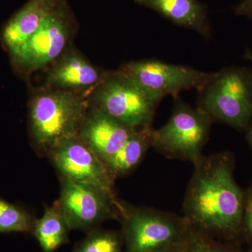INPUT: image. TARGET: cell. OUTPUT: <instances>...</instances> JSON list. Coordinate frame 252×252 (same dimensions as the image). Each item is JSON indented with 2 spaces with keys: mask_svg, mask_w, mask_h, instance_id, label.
<instances>
[{
  "mask_svg": "<svg viewBox=\"0 0 252 252\" xmlns=\"http://www.w3.org/2000/svg\"><path fill=\"white\" fill-rule=\"evenodd\" d=\"M237 16H243L252 20V0H242L233 9Z\"/></svg>",
  "mask_w": 252,
  "mask_h": 252,
  "instance_id": "21",
  "label": "cell"
},
{
  "mask_svg": "<svg viewBox=\"0 0 252 252\" xmlns=\"http://www.w3.org/2000/svg\"><path fill=\"white\" fill-rule=\"evenodd\" d=\"M119 220L125 252H174L190 226L185 217L122 201Z\"/></svg>",
  "mask_w": 252,
  "mask_h": 252,
  "instance_id": "3",
  "label": "cell"
},
{
  "mask_svg": "<svg viewBox=\"0 0 252 252\" xmlns=\"http://www.w3.org/2000/svg\"><path fill=\"white\" fill-rule=\"evenodd\" d=\"M198 108L212 122L245 132L252 123V70L232 66L216 72L198 92Z\"/></svg>",
  "mask_w": 252,
  "mask_h": 252,
  "instance_id": "4",
  "label": "cell"
},
{
  "mask_svg": "<svg viewBox=\"0 0 252 252\" xmlns=\"http://www.w3.org/2000/svg\"><path fill=\"white\" fill-rule=\"evenodd\" d=\"M72 17L63 0L44 20L17 54L11 57L16 70L34 72L59 59L64 52L72 31Z\"/></svg>",
  "mask_w": 252,
  "mask_h": 252,
  "instance_id": "9",
  "label": "cell"
},
{
  "mask_svg": "<svg viewBox=\"0 0 252 252\" xmlns=\"http://www.w3.org/2000/svg\"><path fill=\"white\" fill-rule=\"evenodd\" d=\"M122 235L113 230L95 228L76 245L72 252H125Z\"/></svg>",
  "mask_w": 252,
  "mask_h": 252,
  "instance_id": "18",
  "label": "cell"
},
{
  "mask_svg": "<svg viewBox=\"0 0 252 252\" xmlns=\"http://www.w3.org/2000/svg\"><path fill=\"white\" fill-rule=\"evenodd\" d=\"M173 24L198 32L208 39L212 34L207 6L198 0H134Z\"/></svg>",
  "mask_w": 252,
  "mask_h": 252,
  "instance_id": "13",
  "label": "cell"
},
{
  "mask_svg": "<svg viewBox=\"0 0 252 252\" xmlns=\"http://www.w3.org/2000/svg\"><path fill=\"white\" fill-rule=\"evenodd\" d=\"M118 71L160 100L167 95L174 98L182 91L190 89L200 92L216 74L157 59L132 61Z\"/></svg>",
  "mask_w": 252,
  "mask_h": 252,
  "instance_id": "7",
  "label": "cell"
},
{
  "mask_svg": "<svg viewBox=\"0 0 252 252\" xmlns=\"http://www.w3.org/2000/svg\"><path fill=\"white\" fill-rule=\"evenodd\" d=\"M174 252H252L244 251L238 244H220L214 242L208 235L190 226L182 241Z\"/></svg>",
  "mask_w": 252,
  "mask_h": 252,
  "instance_id": "19",
  "label": "cell"
},
{
  "mask_svg": "<svg viewBox=\"0 0 252 252\" xmlns=\"http://www.w3.org/2000/svg\"><path fill=\"white\" fill-rule=\"evenodd\" d=\"M51 158L62 178L97 186L116 195L114 180L100 159L77 135L60 141L53 147Z\"/></svg>",
  "mask_w": 252,
  "mask_h": 252,
  "instance_id": "10",
  "label": "cell"
},
{
  "mask_svg": "<svg viewBox=\"0 0 252 252\" xmlns=\"http://www.w3.org/2000/svg\"><path fill=\"white\" fill-rule=\"evenodd\" d=\"M89 105L71 91L37 94L29 107L30 133L36 152L49 155L60 141L78 135Z\"/></svg>",
  "mask_w": 252,
  "mask_h": 252,
  "instance_id": "2",
  "label": "cell"
},
{
  "mask_svg": "<svg viewBox=\"0 0 252 252\" xmlns=\"http://www.w3.org/2000/svg\"><path fill=\"white\" fill-rule=\"evenodd\" d=\"M49 71V85L64 91L85 89L99 84L107 74H102L76 51H64Z\"/></svg>",
  "mask_w": 252,
  "mask_h": 252,
  "instance_id": "14",
  "label": "cell"
},
{
  "mask_svg": "<svg viewBox=\"0 0 252 252\" xmlns=\"http://www.w3.org/2000/svg\"><path fill=\"white\" fill-rule=\"evenodd\" d=\"M60 0H29L5 25L1 40L11 57L39 29L44 20L56 9Z\"/></svg>",
  "mask_w": 252,
  "mask_h": 252,
  "instance_id": "12",
  "label": "cell"
},
{
  "mask_svg": "<svg viewBox=\"0 0 252 252\" xmlns=\"http://www.w3.org/2000/svg\"><path fill=\"white\" fill-rule=\"evenodd\" d=\"M35 220L26 209L0 198V233L32 234Z\"/></svg>",
  "mask_w": 252,
  "mask_h": 252,
  "instance_id": "17",
  "label": "cell"
},
{
  "mask_svg": "<svg viewBox=\"0 0 252 252\" xmlns=\"http://www.w3.org/2000/svg\"><path fill=\"white\" fill-rule=\"evenodd\" d=\"M173 99V110L168 122L152 131V147L167 158L194 164L203 156L213 122L201 109L190 107L180 96Z\"/></svg>",
  "mask_w": 252,
  "mask_h": 252,
  "instance_id": "5",
  "label": "cell"
},
{
  "mask_svg": "<svg viewBox=\"0 0 252 252\" xmlns=\"http://www.w3.org/2000/svg\"><path fill=\"white\" fill-rule=\"evenodd\" d=\"M245 139H246L247 142H248L249 146L252 150V123L249 126L248 129L245 131Z\"/></svg>",
  "mask_w": 252,
  "mask_h": 252,
  "instance_id": "22",
  "label": "cell"
},
{
  "mask_svg": "<svg viewBox=\"0 0 252 252\" xmlns=\"http://www.w3.org/2000/svg\"><path fill=\"white\" fill-rule=\"evenodd\" d=\"M152 126L137 128L122 149L105 162L114 179L128 175L137 167L152 147Z\"/></svg>",
  "mask_w": 252,
  "mask_h": 252,
  "instance_id": "15",
  "label": "cell"
},
{
  "mask_svg": "<svg viewBox=\"0 0 252 252\" xmlns=\"http://www.w3.org/2000/svg\"><path fill=\"white\" fill-rule=\"evenodd\" d=\"M244 59L248 60L252 63V51L251 50L249 49L245 50V54H244Z\"/></svg>",
  "mask_w": 252,
  "mask_h": 252,
  "instance_id": "23",
  "label": "cell"
},
{
  "mask_svg": "<svg viewBox=\"0 0 252 252\" xmlns=\"http://www.w3.org/2000/svg\"><path fill=\"white\" fill-rule=\"evenodd\" d=\"M119 203L117 195L97 186L61 180L58 203L71 230L88 233L106 220H119Z\"/></svg>",
  "mask_w": 252,
  "mask_h": 252,
  "instance_id": "8",
  "label": "cell"
},
{
  "mask_svg": "<svg viewBox=\"0 0 252 252\" xmlns=\"http://www.w3.org/2000/svg\"><path fill=\"white\" fill-rule=\"evenodd\" d=\"M136 129L92 107L86 113L77 136L105 164L122 149Z\"/></svg>",
  "mask_w": 252,
  "mask_h": 252,
  "instance_id": "11",
  "label": "cell"
},
{
  "mask_svg": "<svg viewBox=\"0 0 252 252\" xmlns=\"http://www.w3.org/2000/svg\"><path fill=\"white\" fill-rule=\"evenodd\" d=\"M70 230L57 201L46 207L41 218L36 219L32 235L37 240L42 252H54L68 243Z\"/></svg>",
  "mask_w": 252,
  "mask_h": 252,
  "instance_id": "16",
  "label": "cell"
},
{
  "mask_svg": "<svg viewBox=\"0 0 252 252\" xmlns=\"http://www.w3.org/2000/svg\"><path fill=\"white\" fill-rule=\"evenodd\" d=\"M160 101L119 71L107 74L92 98L93 107L135 129L152 126Z\"/></svg>",
  "mask_w": 252,
  "mask_h": 252,
  "instance_id": "6",
  "label": "cell"
},
{
  "mask_svg": "<svg viewBox=\"0 0 252 252\" xmlns=\"http://www.w3.org/2000/svg\"><path fill=\"white\" fill-rule=\"evenodd\" d=\"M243 220V236L247 240L252 252V183L245 190Z\"/></svg>",
  "mask_w": 252,
  "mask_h": 252,
  "instance_id": "20",
  "label": "cell"
},
{
  "mask_svg": "<svg viewBox=\"0 0 252 252\" xmlns=\"http://www.w3.org/2000/svg\"><path fill=\"white\" fill-rule=\"evenodd\" d=\"M193 165L184 217L194 229L238 244L243 237L245 193L235 180L234 155L230 152L203 155Z\"/></svg>",
  "mask_w": 252,
  "mask_h": 252,
  "instance_id": "1",
  "label": "cell"
}]
</instances>
